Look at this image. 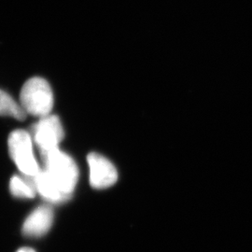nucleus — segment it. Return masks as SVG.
<instances>
[{"instance_id":"1","label":"nucleus","mask_w":252,"mask_h":252,"mask_svg":"<svg viewBox=\"0 0 252 252\" xmlns=\"http://www.w3.org/2000/svg\"><path fill=\"white\" fill-rule=\"evenodd\" d=\"M41 156L45 163L44 170L57 188L68 198L78 182L79 170L76 162L69 155L61 152L59 148Z\"/></svg>"},{"instance_id":"2","label":"nucleus","mask_w":252,"mask_h":252,"mask_svg":"<svg viewBox=\"0 0 252 252\" xmlns=\"http://www.w3.org/2000/svg\"><path fill=\"white\" fill-rule=\"evenodd\" d=\"M20 101L27 114L45 117L50 115L54 107V93L48 81L35 77L24 84Z\"/></svg>"},{"instance_id":"3","label":"nucleus","mask_w":252,"mask_h":252,"mask_svg":"<svg viewBox=\"0 0 252 252\" xmlns=\"http://www.w3.org/2000/svg\"><path fill=\"white\" fill-rule=\"evenodd\" d=\"M9 152L10 158L23 175L36 177L41 170L33 153L31 134L25 130H16L9 135Z\"/></svg>"},{"instance_id":"4","label":"nucleus","mask_w":252,"mask_h":252,"mask_svg":"<svg viewBox=\"0 0 252 252\" xmlns=\"http://www.w3.org/2000/svg\"><path fill=\"white\" fill-rule=\"evenodd\" d=\"M31 136L41 155L58 149V145L63 140V126L59 118L48 115L32 126Z\"/></svg>"},{"instance_id":"5","label":"nucleus","mask_w":252,"mask_h":252,"mask_svg":"<svg viewBox=\"0 0 252 252\" xmlns=\"http://www.w3.org/2000/svg\"><path fill=\"white\" fill-rule=\"evenodd\" d=\"M92 187L104 189L112 186L118 180V173L112 162L98 153L88 156Z\"/></svg>"},{"instance_id":"6","label":"nucleus","mask_w":252,"mask_h":252,"mask_svg":"<svg viewBox=\"0 0 252 252\" xmlns=\"http://www.w3.org/2000/svg\"><path fill=\"white\" fill-rule=\"evenodd\" d=\"M54 221V212L47 206L37 207L29 216L22 228V233L27 237H39L50 230Z\"/></svg>"},{"instance_id":"7","label":"nucleus","mask_w":252,"mask_h":252,"mask_svg":"<svg viewBox=\"0 0 252 252\" xmlns=\"http://www.w3.org/2000/svg\"><path fill=\"white\" fill-rule=\"evenodd\" d=\"M34 179L36 192H38L43 198L51 203H59L66 200V197L57 188L54 181L50 178L48 173L41 169Z\"/></svg>"},{"instance_id":"8","label":"nucleus","mask_w":252,"mask_h":252,"mask_svg":"<svg viewBox=\"0 0 252 252\" xmlns=\"http://www.w3.org/2000/svg\"><path fill=\"white\" fill-rule=\"evenodd\" d=\"M11 194L17 198H34L36 193L34 179L28 176H13L9 182Z\"/></svg>"},{"instance_id":"9","label":"nucleus","mask_w":252,"mask_h":252,"mask_svg":"<svg viewBox=\"0 0 252 252\" xmlns=\"http://www.w3.org/2000/svg\"><path fill=\"white\" fill-rule=\"evenodd\" d=\"M0 116H9L24 121L27 113L21 104H18L8 93L0 90Z\"/></svg>"},{"instance_id":"10","label":"nucleus","mask_w":252,"mask_h":252,"mask_svg":"<svg viewBox=\"0 0 252 252\" xmlns=\"http://www.w3.org/2000/svg\"><path fill=\"white\" fill-rule=\"evenodd\" d=\"M17 252H36L34 250L30 249V248H22L21 250H19Z\"/></svg>"}]
</instances>
